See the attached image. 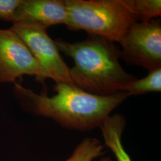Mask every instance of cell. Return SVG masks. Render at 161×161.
I'll list each match as a JSON object with an SVG mask.
<instances>
[{"label":"cell","instance_id":"obj_1","mask_svg":"<svg viewBox=\"0 0 161 161\" xmlns=\"http://www.w3.org/2000/svg\"><path fill=\"white\" fill-rule=\"evenodd\" d=\"M52 97L38 94L19 84L14 90L36 115L51 118L62 127L81 131L100 127L111 112L129 97L127 92L102 96L66 83H56Z\"/></svg>","mask_w":161,"mask_h":161},{"label":"cell","instance_id":"obj_2","mask_svg":"<svg viewBox=\"0 0 161 161\" xmlns=\"http://www.w3.org/2000/svg\"><path fill=\"white\" fill-rule=\"evenodd\" d=\"M54 41L59 52L74 62L69 70L74 86L86 92L102 96L124 92L137 79L121 66L120 49L114 42L92 35L74 43Z\"/></svg>","mask_w":161,"mask_h":161},{"label":"cell","instance_id":"obj_3","mask_svg":"<svg viewBox=\"0 0 161 161\" xmlns=\"http://www.w3.org/2000/svg\"><path fill=\"white\" fill-rule=\"evenodd\" d=\"M66 25L70 30L119 42L132 23L138 19L127 0H65Z\"/></svg>","mask_w":161,"mask_h":161},{"label":"cell","instance_id":"obj_4","mask_svg":"<svg viewBox=\"0 0 161 161\" xmlns=\"http://www.w3.org/2000/svg\"><path fill=\"white\" fill-rule=\"evenodd\" d=\"M10 29L25 42L39 65V80L50 78L56 83L74 86L71 80L70 68L61 57L55 41L47 33L46 29L38 23L31 21L13 22Z\"/></svg>","mask_w":161,"mask_h":161},{"label":"cell","instance_id":"obj_5","mask_svg":"<svg viewBox=\"0 0 161 161\" xmlns=\"http://www.w3.org/2000/svg\"><path fill=\"white\" fill-rule=\"evenodd\" d=\"M119 43L120 58L128 64L149 72L161 68V19L132 23Z\"/></svg>","mask_w":161,"mask_h":161},{"label":"cell","instance_id":"obj_6","mask_svg":"<svg viewBox=\"0 0 161 161\" xmlns=\"http://www.w3.org/2000/svg\"><path fill=\"white\" fill-rule=\"evenodd\" d=\"M39 65L23 40L13 30L0 29V83L13 82L23 75L39 80Z\"/></svg>","mask_w":161,"mask_h":161},{"label":"cell","instance_id":"obj_7","mask_svg":"<svg viewBox=\"0 0 161 161\" xmlns=\"http://www.w3.org/2000/svg\"><path fill=\"white\" fill-rule=\"evenodd\" d=\"M67 20L65 0H22L14 22L31 21L47 28L58 24L66 25Z\"/></svg>","mask_w":161,"mask_h":161},{"label":"cell","instance_id":"obj_8","mask_svg":"<svg viewBox=\"0 0 161 161\" xmlns=\"http://www.w3.org/2000/svg\"><path fill=\"white\" fill-rule=\"evenodd\" d=\"M125 125V118L122 115L115 114L109 115L100 127L104 144L112 150L117 161H132L121 140Z\"/></svg>","mask_w":161,"mask_h":161},{"label":"cell","instance_id":"obj_9","mask_svg":"<svg viewBox=\"0 0 161 161\" xmlns=\"http://www.w3.org/2000/svg\"><path fill=\"white\" fill-rule=\"evenodd\" d=\"M161 92V68L150 71L149 74L143 78L133 80L125 90L129 97L147 92Z\"/></svg>","mask_w":161,"mask_h":161},{"label":"cell","instance_id":"obj_10","mask_svg":"<svg viewBox=\"0 0 161 161\" xmlns=\"http://www.w3.org/2000/svg\"><path fill=\"white\" fill-rule=\"evenodd\" d=\"M103 146L97 138H86L81 142L74 151L72 155L65 161H92L103 155ZM100 161H112L104 158Z\"/></svg>","mask_w":161,"mask_h":161},{"label":"cell","instance_id":"obj_11","mask_svg":"<svg viewBox=\"0 0 161 161\" xmlns=\"http://www.w3.org/2000/svg\"><path fill=\"white\" fill-rule=\"evenodd\" d=\"M138 18V22H147L161 16V0H127Z\"/></svg>","mask_w":161,"mask_h":161},{"label":"cell","instance_id":"obj_12","mask_svg":"<svg viewBox=\"0 0 161 161\" xmlns=\"http://www.w3.org/2000/svg\"><path fill=\"white\" fill-rule=\"evenodd\" d=\"M22 0H0V19L13 23L18 6Z\"/></svg>","mask_w":161,"mask_h":161}]
</instances>
